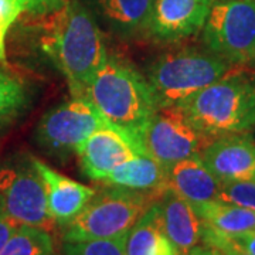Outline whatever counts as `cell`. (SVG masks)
Returning <instances> with one entry per match:
<instances>
[{
    "mask_svg": "<svg viewBox=\"0 0 255 255\" xmlns=\"http://www.w3.org/2000/svg\"><path fill=\"white\" fill-rule=\"evenodd\" d=\"M30 14L40 50L65 77L73 97L84 98L108 58L104 31L78 0H61Z\"/></svg>",
    "mask_w": 255,
    "mask_h": 255,
    "instance_id": "cell-1",
    "label": "cell"
},
{
    "mask_svg": "<svg viewBox=\"0 0 255 255\" xmlns=\"http://www.w3.org/2000/svg\"><path fill=\"white\" fill-rule=\"evenodd\" d=\"M84 98L110 125L135 140L157 111L145 77L132 65L110 55L90 82Z\"/></svg>",
    "mask_w": 255,
    "mask_h": 255,
    "instance_id": "cell-2",
    "label": "cell"
},
{
    "mask_svg": "<svg viewBox=\"0 0 255 255\" xmlns=\"http://www.w3.org/2000/svg\"><path fill=\"white\" fill-rule=\"evenodd\" d=\"M177 107L211 139L250 133L255 128V84L243 75L226 74Z\"/></svg>",
    "mask_w": 255,
    "mask_h": 255,
    "instance_id": "cell-3",
    "label": "cell"
},
{
    "mask_svg": "<svg viewBox=\"0 0 255 255\" xmlns=\"http://www.w3.org/2000/svg\"><path fill=\"white\" fill-rule=\"evenodd\" d=\"M163 193L111 186L94 194L75 219L65 226L64 241L128 236L130 228Z\"/></svg>",
    "mask_w": 255,
    "mask_h": 255,
    "instance_id": "cell-4",
    "label": "cell"
},
{
    "mask_svg": "<svg viewBox=\"0 0 255 255\" xmlns=\"http://www.w3.org/2000/svg\"><path fill=\"white\" fill-rule=\"evenodd\" d=\"M230 64L211 53L182 50L160 55L146 71L156 107H174L228 74Z\"/></svg>",
    "mask_w": 255,
    "mask_h": 255,
    "instance_id": "cell-5",
    "label": "cell"
},
{
    "mask_svg": "<svg viewBox=\"0 0 255 255\" xmlns=\"http://www.w3.org/2000/svg\"><path fill=\"white\" fill-rule=\"evenodd\" d=\"M203 43L228 64L255 63V0H216Z\"/></svg>",
    "mask_w": 255,
    "mask_h": 255,
    "instance_id": "cell-6",
    "label": "cell"
},
{
    "mask_svg": "<svg viewBox=\"0 0 255 255\" xmlns=\"http://www.w3.org/2000/svg\"><path fill=\"white\" fill-rule=\"evenodd\" d=\"M110 125L87 98L73 97L41 117L34 130V142L47 155L65 160L94 130Z\"/></svg>",
    "mask_w": 255,
    "mask_h": 255,
    "instance_id": "cell-7",
    "label": "cell"
},
{
    "mask_svg": "<svg viewBox=\"0 0 255 255\" xmlns=\"http://www.w3.org/2000/svg\"><path fill=\"white\" fill-rule=\"evenodd\" d=\"M0 209L17 224L47 231L54 227L47 209L44 183L30 155L0 166Z\"/></svg>",
    "mask_w": 255,
    "mask_h": 255,
    "instance_id": "cell-8",
    "label": "cell"
},
{
    "mask_svg": "<svg viewBox=\"0 0 255 255\" xmlns=\"http://www.w3.org/2000/svg\"><path fill=\"white\" fill-rule=\"evenodd\" d=\"M210 140L211 137L196 129L177 105L159 108L136 137L140 150L166 169L200 155Z\"/></svg>",
    "mask_w": 255,
    "mask_h": 255,
    "instance_id": "cell-9",
    "label": "cell"
},
{
    "mask_svg": "<svg viewBox=\"0 0 255 255\" xmlns=\"http://www.w3.org/2000/svg\"><path fill=\"white\" fill-rule=\"evenodd\" d=\"M143 153L136 140L124 130L105 125L94 130L81 145L77 153L82 173L95 182H104L119 164Z\"/></svg>",
    "mask_w": 255,
    "mask_h": 255,
    "instance_id": "cell-10",
    "label": "cell"
},
{
    "mask_svg": "<svg viewBox=\"0 0 255 255\" xmlns=\"http://www.w3.org/2000/svg\"><path fill=\"white\" fill-rule=\"evenodd\" d=\"M216 0H153L149 34L174 43L203 30Z\"/></svg>",
    "mask_w": 255,
    "mask_h": 255,
    "instance_id": "cell-11",
    "label": "cell"
},
{
    "mask_svg": "<svg viewBox=\"0 0 255 255\" xmlns=\"http://www.w3.org/2000/svg\"><path fill=\"white\" fill-rule=\"evenodd\" d=\"M104 34L132 40L149 34L153 0H78Z\"/></svg>",
    "mask_w": 255,
    "mask_h": 255,
    "instance_id": "cell-12",
    "label": "cell"
},
{
    "mask_svg": "<svg viewBox=\"0 0 255 255\" xmlns=\"http://www.w3.org/2000/svg\"><path fill=\"white\" fill-rule=\"evenodd\" d=\"M200 157L220 183L254 177L255 143L250 133L213 137Z\"/></svg>",
    "mask_w": 255,
    "mask_h": 255,
    "instance_id": "cell-13",
    "label": "cell"
},
{
    "mask_svg": "<svg viewBox=\"0 0 255 255\" xmlns=\"http://www.w3.org/2000/svg\"><path fill=\"white\" fill-rule=\"evenodd\" d=\"M31 162L44 183L47 209L51 219L58 226L70 224L88 204L97 190L57 172L34 156H31Z\"/></svg>",
    "mask_w": 255,
    "mask_h": 255,
    "instance_id": "cell-14",
    "label": "cell"
},
{
    "mask_svg": "<svg viewBox=\"0 0 255 255\" xmlns=\"http://www.w3.org/2000/svg\"><path fill=\"white\" fill-rule=\"evenodd\" d=\"M159 206L163 217L164 230L170 241L179 254L189 255L201 241L204 221L191 203L169 189H166L160 196Z\"/></svg>",
    "mask_w": 255,
    "mask_h": 255,
    "instance_id": "cell-15",
    "label": "cell"
},
{
    "mask_svg": "<svg viewBox=\"0 0 255 255\" xmlns=\"http://www.w3.org/2000/svg\"><path fill=\"white\" fill-rule=\"evenodd\" d=\"M166 170V187L193 206L217 200L220 190L219 179L203 163L200 155L180 160L169 166Z\"/></svg>",
    "mask_w": 255,
    "mask_h": 255,
    "instance_id": "cell-16",
    "label": "cell"
},
{
    "mask_svg": "<svg viewBox=\"0 0 255 255\" xmlns=\"http://www.w3.org/2000/svg\"><path fill=\"white\" fill-rule=\"evenodd\" d=\"M127 255H180L164 230L159 200L128 233Z\"/></svg>",
    "mask_w": 255,
    "mask_h": 255,
    "instance_id": "cell-17",
    "label": "cell"
},
{
    "mask_svg": "<svg viewBox=\"0 0 255 255\" xmlns=\"http://www.w3.org/2000/svg\"><path fill=\"white\" fill-rule=\"evenodd\" d=\"M167 180V170L153 157L139 153L135 157L119 164L104 183L137 191L163 193Z\"/></svg>",
    "mask_w": 255,
    "mask_h": 255,
    "instance_id": "cell-18",
    "label": "cell"
},
{
    "mask_svg": "<svg viewBox=\"0 0 255 255\" xmlns=\"http://www.w3.org/2000/svg\"><path fill=\"white\" fill-rule=\"evenodd\" d=\"M194 209L207 226L230 237L255 231L254 210L221 200L206 201Z\"/></svg>",
    "mask_w": 255,
    "mask_h": 255,
    "instance_id": "cell-19",
    "label": "cell"
},
{
    "mask_svg": "<svg viewBox=\"0 0 255 255\" xmlns=\"http://www.w3.org/2000/svg\"><path fill=\"white\" fill-rule=\"evenodd\" d=\"M54 241L50 231L43 228L18 224L0 255H53Z\"/></svg>",
    "mask_w": 255,
    "mask_h": 255,
    "instance_id": "cell-20",
    "label": "cell"
},
{
    "mask_svg": "<svg viewBox=\"0 0 255 255\" xmlns=\"http://www.w3.org/2000/svg\"><path fill=\"white\" fill-rule=\"evenodd\" d=\"M61 0H0V63H7L6 38L9 30L23 13H31L54 6Z\"/></svg>",
    "mask_w": 255,
    "mask_h": 255,
    "instance_id": "cell-21",
    "label": "cell"
},
{
    "mask_svg": "<svg viewBox=\"0 0 255 255\" xmlns=\"http://www.w3.org/2000/svg\"><path fill=\"white\" fill-rule=\"evenodd\" d=\"M127 237L64 241V255H127Z\"/></svg>",
    "mask_w": 255,
    "mask_h": 255,
    "instance_id": "cell-22",
    "label": "cell"
},
{
    "mask_svg": "<svg viewBox=\"0 0 255 255\" xmlns=\"http://www.w3.org/2000/svg\"><path fill=\"white\" fill-rule=\"evenodd\" d=\"M26 104V92L20 82L0 70V121L16 117Z\"/></svg>",
    "mask_w": 255,
    "mask_h": 255,
    "instance_id": "cell-23",
    "label": "cell"
},
{
    "mask_svg": "<svg viewBox=\"0 0 255 255\" xmlns=\"http://www.w3.org/2000/svg\"><path fill=\"white\" fill-rule=\"evenodd\" d=\"M217 200L231 203L255 211V180H230L220 183Z\"/></svg>",
    "mask_w": 255,
    "mask_h": 255,
    "instance_id": "cell-24",
    "label": "cell"
},
{
    "mask_svg": "<svg viewBox=\"0 0 255 255\" xmlns=\"http://www.w3.org/2000/svg\"><path fill=\"white\" fill-rule=\"evenodd\" d=\"M201 241H203V244L216 247L217 250H220L223 253V255H250L247 254L246 251H243L228 236L216 231L214 228L207 226L206 223L203 226Z\"/></svg>",
    "mask_w": 255,
    "mask_h": 255,
    "instance_id": "cell-25",
    "label": "cell"
},
{
    "mask_svg": "<svg viewBox=\"0 0 255 255\" xmlns=\"http://www.w3.org/2000/svg\"><path fill=\"white\" fill-rule=\"evenodd\" d=\"M17 227V223L14 220L10 219L9 216L0 209V251H1V248L4 247L10 236L14 233V230Z\"/></svg>",
    "mask_w": 255,
    "mask_h": 255,
    "instance_id": "cell-26",
    "label": "cell"
},
{
    "mask_svg": "<svg viewBox=\"0 0 255 255\" xmlns=\"http://www.w3.org/2000/svg\"><path fill=\"white\" fill-rule=\"evenodd\" d=\"M230 237V236H228ZM236 244H237L243 251H246L247 254L255 255V231L246 233V234H238L230 237Z\"/></svg>",
    "mask_w": 255,
    "mask_h": 255,
    "instance_id": "cell-27",
    "label": "cell"
},
{
    "mask_svg": "<svg viewBox=\"0 0 255 255\" xmlns=\"http://www.w3.org/2000/svg\"><path fill=\"white\" fill-rule=\"evenodd\" d=\"M189 255H223V253L220 250H217L216 247L203 244V246L194 247L189 253Z\"/></svg>",
    "mask_w": 255,
    "mask_h": 255,
    "instance_id": "cell-28",
    "label": "cell"
},
{
    "mask_svg": "<svg viewBox=\"0 0 255 255\" xmlns=\"http://www.w3.org/2000/svg\"><path fill=\"white\" fill-rule=\"evenodd\" d=\"M250 136H251V139L254 140V143H255V128L251 130V132H250Z\"/></svg>",
    "mask_w": 255,
    "mask_h": 255,
    "instance_id": "cell-29",
    "label": "cell"
},
{
    "mask_svg": "<svg viewBox=\"0 0 255 255\" xmlns=\"http://www.w3.org/2000/svg\"><path fill=\"white\" fill-rule=\"evenodd\" d=\"M253 179H254V180H255V172H254V177H253Z\"/></svg>",
    "mask_w": 255,
    "mask_h": 255,
    "instance_id": "cell-30",
    "label": "cell"
}]
</instances>
